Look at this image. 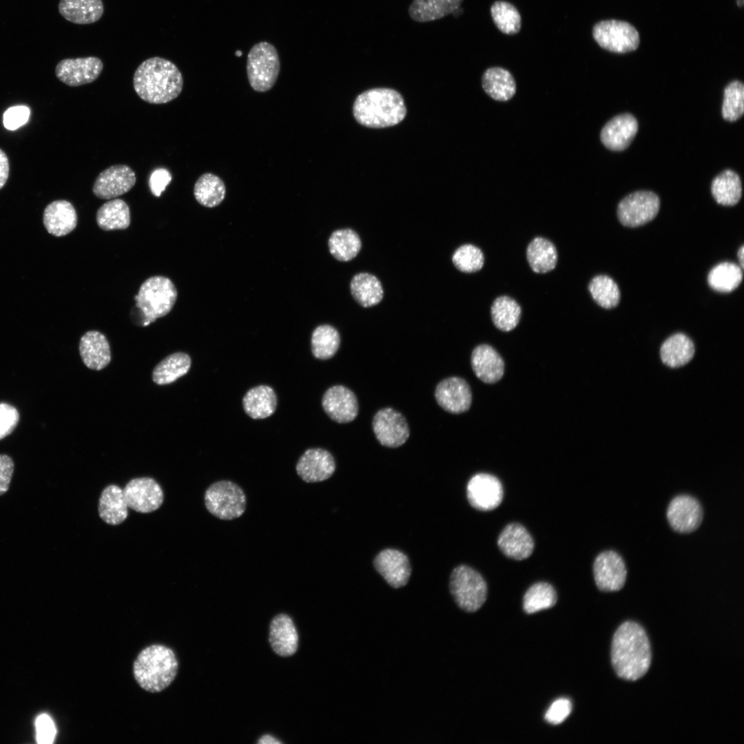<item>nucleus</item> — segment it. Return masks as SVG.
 <instances>
[{"instance_id":"4be33fe9","label":"nucleus","mask_w":744,"mask_h":744,"mask_svg":"<svg viewBox=\"0 0 744 744\" xmlns=\"http://www.w3.org/2000/svg\"><path fill=\"white\" fill-rule=\"evenodd\" d=\"M637 130L635 117L628 113L621 114L613 117L603 126L600 138L608 149L621 151L630 145Z\"/></svg>"},{"instance_id":"aec40b11","label":"nucleus","mask_w":744,"mask_h":744,"mask_svg":"<svg viewBox=\"0 0 744 744\" xmlns=\"http://www.w3.org/2000/svg\"><path fill=\"white\" fill-rule=\"evenodd\" d=\"M296 470L304 482H320L332 476L335 462L329 451L320 448H309L299 458Z\"/></svg>"},{"instance_id":"ddd939ff","label":"nucleus","mask_w":744,"mask_h":744,"mask_svg":"<svg viewBox=\"0 0 744 744\" xmlns=\"http://www.w3.org/2000/svg\"><path fill=\"white\" fill-rule=\"evenodd\" d=\"M136 181V174L130 167L124 164L114 165L98 175L92 192L101 199L114 198L128 192Z\"/></svg>"},{"instance_id":"13d9d810","label":"nucleus","mask_w":744,"mask_h":744,"mask_svg":"<svg viewBox=\"0 0 744 744\" xmlns=\"http://www.w3.org/2000/svg\"><path fill=\"white\" fill-rule=\"evenodd\" d=\"M260 744H280L281 742L269 734L263 735L258 741Z\"/></svg>"},{"instance_id":"5701e85b","label":"nucleus","mask_w":744,"mask_h":744,"mask_svg":"<svg viewBox=\"0 0 744 744\" xmlns=\"http://www.w3.org/2000/svg\"><path fill=\"white\" fill-rule=\"evenodd\" d=\"M497 545L506 557L516 560L528 558L534 550L533 537L518 523H510L503 529L499 535Z\"/></svg>"},{"instance_id":"20e7f679","label":"nucleus","mask_w":744,"mask_h":744,"mask_svg":"<svg viewBox=\"0 0 744 744\" xmlns=\"http://www.w3.org/2000/svg\"><path fill=\"white\" fill-rule=\"evenodd\" d=\"M178 661L174 652L163 645L146 647L134 661V678L143 690L156 693L167 688L178 672Z\"/></svg>"},{"instance_id":"de8ad7c7","label":"nucleus","mask_w":744,"mask_h":744,"mask_svg":"<svg viewBox=\"0 0 744 744\" xmlns=\"http://www.w3.org/2000/svg\"><path fill=\"white\" fill-rule=\"evenodd\" d=\"M744 112V86L738 81L728 84L724 90L722 115L728 121L740 118Z\"/></svg>"},{"instance_id":"58836bf2","label":"nucleus","mask_w":744,"mask_h":744,"mask_svg":"<svg viewBox=\"0 0 744 744\" xmlns=\"http://www.w3.org/2000/svg\"><path fill=\"white\" fill-rule=\"evenodd\" d=\"M711 191L718 203L734 205L739 201L742 194L740 177L734 171L726 169L712 180Z\"/></svg>"},{"instance_id":"a19ab883","label":"nucleus","mask_w":744,"mask_h":744,"mask_svg":"<svg viewBox=\"0 0 744 744\" xmlns=\"http://www.w3.org/2000/svg\"><path fill=\"white\" fill-rule=\"evenodd\" d=\"M521 309L512 298L502 296L493 302L490 313L493 324L501 331H510L519 323Z\"/></svg>"},{"instance_id":"f257e3e1","label":"nucleus","mask_w":744,"mask_h":744,"mask_svg":"<svg viewBox=\"0 0 744 744\" xmlns=\"http://www.w3.org/2000/svg\"><path fill=\"white\" fill-rule=\"evenodd\" d=\"M611 661L621 679L634 681L643 676L651 664V649L644 629L637 623H623L614 634Z\"/></svg>"},{"instance_id":"7ed1b4c3","label":"nucleus","mask_w":744,"mask_h":744,"mask_svg":"<svg viewBox=\"0 0 744 744\" xmlns=\"http://www.w3.org/2000/svg\"><path fill=\"white\" fill-rule=\"evenodd\" d=\"M353 113L357 122L363 126L384 128L402 121L406 108L402 96L397 91L378 87L358 95L353 103Z\"/></svg>"},{"instance_id":"7c9ffc66","label":"nucleus","mask_w":744,"mask_h":744,"mask_svg":"<svg viewBox=\"0 0 744 744\" xmlns=\"http://www.w3.org/2000/svg\"><path fill=\"white\" fill-rule=\"evenodd\" d=\"M484 92L498 101L510 99L516 92L515 81L511 73L500 67L488 68L482 77Z\"/></svg>"},{"instance_id":"dca6fc26","label":"nucleus","mask_w":744,"mask_h":744,"mask_svg":"<svg viewBox=\"0 0 744 744\" xmlns=\"http://www.w3.org/2000/svg\"><path fill=\"white\" fill-rule=\"evenodd\" d=\"M467 498L475 508L488 511L497 508L503 498L502 483L495 476L478 473L473 476L466 488Z\"/></svg>"},{"instance_id":"393cba45","label":"nucleus","mask_w":744,"mask_h":744,"mask_svg":"<svg viewBox=\"0 0 744 744\" xmlns=\"http://www.w3.org/2000/svg\"><path fill=\"white\" fill-rule=\"evenodd\" d=\"M471 361L475 375L485 383H495L504 375V360L490 345L484 344L476 347L472 352Z\"/></svg>"},{"instance_id":"49530a36","label":"nucleus","mask_w":744,"mask_h":744,"mask_svg":"<svg viewBox=\"0 0 744 744\" xmlns=\"http://www.w3.org/2000/svg\"><path fill=\"white\" fill-rule=\"evenodd\" d=\"M490 14L497 28L506 34H515L519 32L521 19L517 9L510 3L504 1H495L490 8Z\"/></svg>"},{"instance_id":"9b49d317","label":"nucleus","mask_w":744,"mask_h":744,"mask_svg":"<svg viewBox=\"0 0 744 744\" xmlns=\"http://www.w3.org/2000/svg\"><path fill=\"white\" fill-rule=\"evenodd\" d=\"M372 427L378 441L390 448L403 445L410 434L404 416L390 407L382 409L375 413Z\"/></svg>"},{"instance_id":"c9c22d12","label":"nucleus","mask_w":744,"mask_h":744,"mask_svg":"<svg viewBox=\"0 0 744 744\" xmlns=\"http://www.w3.org/2000/svg\"><path fill=\"white\" fill-rule=\"evenodd\" d=\"M96 223L99 227L105 231L127 228L130 224L128 205L119 198L104 203L96 212Z\"/></svg>"},{"instance_id":"f3484780","label":"nucleus","mask_w":744,"mask_h":744,"mask_svg":"<svg viewBox=\"0 0 744 744\" xmlns=\"http://www.w3.org/2000/svg\"><path fill=\"white\" fill-rule=\"evenodd\" d=\"M667 518L672 529L680 533L694 531L703 519V510L699 501L688 495L674 497L667 510Z\"/></svg>"},{"instance_id":"473e14b6","label":"nucleus","mask_w":744,"mask_h":744,"mask_svg":"<svg viewBox=\"0 0 744 744\" xmlns=\"http://www.w3.org/2000/svg\"><path fill=\"white\" fill-rule=\"evenodd\" d=\"M463 0H413L408 12L413 21L426 23L453 14Z\"/></svg>"},{"instance_id":"b1692460","label":"nucleus","mask_w":744,"mask_h":744,"mask_svg":"<svg viewBox=\"0 0 744 744\" xmlns=\"http://www.w3.org/2000/svg\"><path fill=\"white\" fill-rule=\"evenodd\" d=\"M43 221L49 234L56 237L64 236L75 229L77 214L71 203L65 200H56L45 207Z\"/></svg>"},{"instance_id":"bb28decb","label":"nucleus","mask_w":744,"mask_h":744,"mask_svg":"<svg viewBox=\"0 0 744 744\" xmlns=\"http://www.w3.org/2000/svg\"><path fill=\"white\" fill-rule=\"evenodd\" d=\"M269 642L273 651L280 656L289 657L298 648V636L291 619L280 614L271 621Z\"/></svg>"},{"instance_id":"603ef678","label":"nucleus","mask_w":744,"mask_h":744,"mask_svg":"<svg viewBox=\"0 0 744 744\" xmlns=\"http://www.w3.org/2000/svg\"><path fill=\"white\" fill-rule=\"evenodd\" d=\"M571 710V702L567 699H559L550 705L545 714V719L552 725L560 724L566 719Z\"/></svg>"},{"instance_id":"f704fd0d","label":"nucleus","mask_w":744,"mask_h":744,"mask_svg":"<svg viewBox=\"0 0 744 744\" xmlns=\"http://www.w3.org/2000/svg\"><path fill=\"white\" fill-rule=\"evenodd\" d=\"M350 289L355 300L364 307L378 304L384 295L380 281L369 273H360L354 276L350 283Z\"/></svg>"},{"instance_id":"c756f323","label":"nucleus","mask_w":744,"mask_h":744,"mask_svg":"<svg viewBox=\"0 0 744 744\" xmlns=\"http://www.w3.org/2000/svg\"><path fill=\"white\" fill-rule=\"evenodd\" d=\"M245 413L253 419H265L276 411L277 397L274 390L267 385L249 389L242 399Z\"/></svg>"},{"instance_id":"052dcab7","label":"nucleus","mask_w":744,"mask_h":744,"mask_svg":"<svg viewBox=\"0 0 744 744\" xmlns=\"http://www.w3.org/2000/svg\"><path fill=\"white\" fill-rule=\"evenodd\" d=\"M736 3L738 7H742L744 3V0H736Z\"/></svg>"},{"instance_id":"1a4fd4ad","label":"nucleus","mask_w":744,"mask_h":744,"mask_svg":"<svg viewBox=\"0 0 744 744\" xmlns=\"http://www.w3.org/2000/svg\"><path fill=\"white\" fill-rule=\"evenodd\" d=\"M592 36L600 47L614 53L634 51L639 44L636 28L622 21L611 19L598 22L594 25Z\"/></svg>"},{"instance_id":"37998d69","label":"nucleus","mask_w":744,"mask_h":744,"mask_svg":"<svg viewBox=\"0 0 744 744\" xmlns=\"http://www.w3.org/2000/svg\"><path fill=\"white\" fill-rule=\"evenodd\" d=\"M311 351L320 360L332 358L340 344V336L335 328L329 324L317 327L312 333Z\"/></svg>"},{"instance_id":"4d7b16f0","label":"nucleus","mask_w":744,"mask_h":744,"mask_svg":"<svg viewBox=\"0 0 744 744\" xmlns=\"http://www.w3.org/2000/svg\"><path fill=\"white\" fill-rule=\"evenodd\" d=\"M10 172V164L6 154L0 148V189L6 185Z\"/></svg>"},{"instance_id":"79ce46f5","label":"nucleus","mask_w":744,"mask_h":744,"mask_svg":"<svg viewBox=\"0 0 744 744\" xmlns=\"http://www.w3.org/2000/svg\"><path fill=\"white\" fill-rule=\"evenodd\" d=\"M742 278V268L734 262L725 261L710 269L707 282L716 291L729 292L739 285Z\"/></svg>"},{"instance_id":"2f4dec72","label":"nucleus","mask_w":744,"mask_h":744,"mask_svg":"<svg viewBox=\"0 0 744 744\" xmlns=\"http://www.w3.org/2000/svg\"><path fill=\"white\" fill-rule=\"evenodd\" d=\"M692 340L683 333H676L662 344L660 355L662 362L669 367L678 368L688 363L694 355Z\"/></svg>"},{"instance_id":"8fccbe9b","label":"nucleus","mask_w":744,"mask_h":744,"mask_svg":"<svg viewBox=\"0 0 744 744\" xmlns=\"http://www.w3.org/2000/svg\"><path fill=\"white\" fill-rule=\"evenodd\" d=\"M19 421L18 410L12 405L0 403V440L5 438L17 427Z\"/></svg>"},{"instance_id":"c03bdc74","label":"nucleus","mask_w":744,"mask_h":744,"mask_svg":"<svg viewBox=\"0 0 744 744\" xmlns=\"http://www.w3.org/2000/svg\"><path fill=\"white\" fill-rule=\"evenodd\" d=\"M588 289L594 300L603 308H612L619 302V288L609 276L600 274L595 276L589 283Z\"/></svg>"},{"instance_id":"423d86ee","label":"nucleus","mask_w":744,"mask_h":744,"mask_svg":"<svg viewBox=\"0 0 744 744\" xmlns=\"http://www.w3.org/2000/svg\"><path fill=\"white\" fill-rule=\"evenodd\" d=\"M246 68L251 88L258 92H267L275 85L280 70L277 50L266 41L255 44L248 53Z\"/></svg>"},{"instance_id":"6ab92c4d","label":"nucleus","mask_w":744,"mask_h":744,"mask_svg":"<svg viewBox=\"0 0 744 744\" xmlns=\"http://www.w3.org/2000/svg\"><path fill=\"white\" fill-rule=\"evenodd\" d=\"M322 406L327 415L338 423H348L358 414V402L355 393L342 385L328 389L323 395Z\"/></svg>"},{"instance_id":"72a5a7b5","label":"nucleus","mask_w":744,"mask_h":744,"mask_svg":"<svg viewBox=\"0 0 744 744\" xmlns=\"http://www.w3.org/2000/svg\"><path fill=\"white\" fill-rule=\"evenodd\" d=\"M526 258L530 267L535 273H545L555 268L557 251L551 241L545 238L537 237L528 244Z\"/></svg>"},{"instance_id":"3c124183","label":"nucleus","mask_w":744,"mask_h":744,"mask_svg":"<svg viewBox=\"0 0 744 744\" xmlns=\"http://www.w3.org/2000/svg\"><path fill=\"white\" fill-rule=\"evenodd\" d=\"M30 114V109L24 105L8 108L3 114L4 127L9 130L18 129L28 122Z\"/></svg>"},{"instance_id":"ea45409f","label":"nucleus","mask_w":744,"mask_h":744,"mask_svg":"<svg viewBox=\"0 0 744 744\" xmlns=\"http://www.w3.org/2000/svg\"><path fill=\"white\" fill-rule=\"evenodd\" d=\"M331 254L338 260L347 262L359 253L362 242L358 234L351 229L334 231L328 240Z\"/></svg>"},{"instance_id":"a878e982","label":"nucleus","mask_w":744,"mask_h":744,"mask_svg":"<svg viewBox=\"0 0 744 744\" xmlns=\"http://www.w3.org/2000/svg\"><path fill=\"white\" fill-rule=\"evenodd\" d=\"M79 352L84 364L92 370H101L111 361L109 342L106 337L97 331H89L81 338Z\"/></svg>"},{"instance_id":"a18cd8bd","label":"nucleus","mask_w":744,"mask_h":744,"mask_svg":"<svg viewBox=\"0 0 744 744\" xmlns=\"http://www.w3.org/2000/svg\"><path fill=\"white\" fill-rule=\"evenodd\" d=\"M557 602V594L548 583L538 582L531 586L524 597V610L528 614L550 608Z\"/></svg>"},{"instance_id":"4468645a","label":"nucleus","mask_w":744,"mask_h":744,"mask_svg":"<svg viewBox=\"0 0 744 744\" xmlns=\"http://www.w3.org/2000/svg\"><path fill=\"white\" fill-rule=\"evenodd\" d=\"M593 575L595 583L600 590L613 592L623 587L627 570L622 557L617 552L607 550L595 558Z\"/></svg>"},{"instance_id":"bf43d9fd","label":"nucleus","mask_w":744,"mask_h":744,"mask_svg":"<svg viewBox=\"0 0 744 744\" xmlns=\"http://www.w3.org/2000/svg\"><path fill=\"white\" fill-rule=\"evenodd\" d=\"M738 258L739 262H740V265H741L740 267L743 269V265H744V262H743V260H744V246H743V245H742L741 246V247L738 250Z\"/></svg>"},{"instance_id":"2eb2a0df","label":"nucleus","mask_w":744,"mask_h":744,"mask_svg":"<svg viewBox=\"0 0 744 744\" xmlns=\"http://www.w3.org/2000/svg\"><path fill=\"white\" fill-rule=\"evenodd\" d=\"M103 68L102 61L96 56L65 59L57 63L55 74L64 84L76 87L94 81Z\"/></svg>"},{"instance_id":"680f3d73","label":"nucleus","mask_w":744,"mask_h":744,"mask_svg":"<svg viewBox=\"0 0 744 744\" xmlns=\"http://www.w3.org/2000/svg\"><path fill=\"white\" fill-rule=\"evenodd\" d=\"M236 56H241V54H242V52H241V51H240V50H237V51L236 52Z\"/></svg>"},{"instance_id":"0eeeda50","label":"nucleus","mask_w":744,"mask_h":744,"mask_svg":"<svg viewBox=\"0 0 744 744\" xmlns=\"http://www.w3.org/2000/svg\"><path fill=\"white\" fill-rule=\"evenodd\" d=\"M449 588L457 606L466 612H475L484 604L487 586L482 575L473 568L461 565L450 577Z\"/></svg>"},{"instance_id":"f03ea898","label":"nucleus","mask_w":744,"mask_h":744,"mask_svg":"<svg viewBox=\"0 0 744 744\" xmlns=\"http://www.w3.org/2000/svg\"><path fill=\"white\" fill-rule=\"evenodd\" d=\"M133 85L143 101L151 104H163L180 95L183 78L171 61L154 56L138 66L133 76Z\"/></svg>"},{"instance_id":"c85d7f7f","label":"nucleus","mask_w":744,"mask_h":744,"mask_svg":"<svg viewBox=\"0 0 744 744\" xmlns=\"http://www.w3.org/2000/svg\"><path fill=\"white\" fill-rule=\"evenodd\" d=\"M59 13L76 24H90L99 21L104 12L102 0H60Z\"/></svg>"},{"instance_id":"e433bc0d","label":"nucleus","mask_w":744,"mask_h":744,"mask_svg":"<svg viewBox=\"0 0 744 744\" xmlns=\"http://www.w3.org/2000/svg\"><path fill=\"white\" fill-rule=\"evenodd\" d=\"M191 366V358L185 353H172L161 361L154 369L152 380L159 385L169 384L185 375Z\"/></svg>"},{"instance_id":"a211bd4d","label":"nucleus","mask_w":744,"mask_h":744,"mask_svg":"<svg viewBox=\"0 0 744 744\" xmlns=\"http://www.w3.org/2000/svg\"><path fill=\"white\" fill-rule=\"evenodd\" d=\"M435 397L444 410L454 414L468 411L472 402L471 388L459 377H450L440 382L435 388Z\"/></svg>"},{"instance_id":"9d476101","label":"nucleus","mask_w":744,"mask_h":744,"mask_svg":"<svg viewBox=\"0 0 744 744\" xmlns=\"http://www.w3.org/2000/svg\"><path fill=\"white\" fill-rule=\"evenodd\" d=\"M660 199L650 191H637L624 197L617 207L620 222L628 227H637L653 219L659 212Z\"/></svg>"},{"instance_id":"5fc2aeb1","label":"nucleus","mask_w":744,"mask_h":744,"mask_svg":"<svg viewBox=\"0 0 744 744\" xmlns=\"http://www.w3.org/2000/svg\"><path fill=\"white\" fill-rule=\"evenodd\" d=\"M172 178L171 173L165 168L153 171L149 179V186L152 194L156 197L161 196Z\"/></svg>"},{"instance_id":"f8f14e48","label":"nucleus","mask_w":744,"mask_h":744,"mask_svg":"<svg viewBox=\"0 0 744 744\" xmlns=\"http://www.w3.org/2000/svg\"><path fill=\"white\" fill-rule=\"evenodd\" d=\"M123 493L128 508L141 513L158 509L164 499L161 486L151 477L131 479L124 487Z\"/></svg>"},{"instance_id":"412c9836","label":"nucleus","mask_w":744,"mask_h":744,"mask_svg":"<svg viewBox=\"0 0 744 744\" xmlns=\"http://www.w3.org/2000/svg\"><path fill=\"white\" fill-rule=\"evenodd\" d=\"M374 566L384 580L392 587L398 588L409 581L411 568L407 556L402 552L387 548L375 557Z\"/></svg>"},{"instance_id":"6e6d98bb","label":"nucleus","mask_w":744,"mask_h":744,"mask_svg":"<svg viewBox=\"0 0 744 744\" xmlns=\"http://www.w3.org/2000/svg\"><path fill=\"white\" fill-rule=\"evenodd\" d=\"M14 471V463L12 457L6 454H0V496L8 492Z\"/></svg>"},{"instance_id":"39448f33","label":"nucleus","mask_w":744,"mask_h":744,"mask_svg":"<svg viewBox=\"0 0 744 744\" xmlns=\"http://www.w3.org/2000/svg\"><path fill=\"white\" fill-rule=\"evenodd\" d=\"M134 299L141 313L140 324L145 327L171 311L177 299V290L169 278L155 276L143 282Z\"/></svg>"},{"instance_id":"864d4df0","label":"nucleus","mask_w":744,"mask_h":744,"mask_svg":"<svg viewBox=\"0 0 744 744\" xmlns=\"http://www.w3.org/2000/svg\"><path fill=\"white\" fill-rule=\"evenodd\" d=\"M37 740L41 744L52 743L55 738L56 727L50 716L42 714L36 719Z\"/></svg>"},{"instance_id":"4c0bfd02","label":"nucleus","mask_w":744,"mask_h":744,"mask_svg":"<svg viewBox=\"0 0 744 744\" xmlns=\"http://www.w3.org/2000/svg\"><path fill=\"white\" fill-rule=\"evenodd\" d=\"M226 187L223 180L212 173H204L194 184V195L197 202L206 207H214L224 200Z\"/></svg>"},{"instance_id":"09e8293b","label":"nucleus","mask_w":744,"mask_h":744,"mask_svg":"<svg viewBox=\"0 0 744 744\" xmlns=\"http://www.w3.org/2000/svg\"><path fill=\"white\" fill-rule=\"evenodd\" d=\"M452 261L455 267L464 273H473L480 270L484 263L482 250L471 244L459 247L453 253Z\"/></svg>"},{"instance_id":"cd10ccee","label":"nucleus","mask_w":744,"mask_h":744,"mask_svg":"<svg viewBox=\"0 0 744 744\" xmlns=\"http://www.w3.org/2000/svg\"><path fill=\"white\" fill-rule=\"evenodd\" d=\"M99 514L107 524L116 526L123 522L128 516L123 489L115 484L106 486L99 498Z\"/></svg>"},{"instance_id":"6e6552de","label":"nucleus","mask_w":744,"mask_h":744,"mask_svg":"<svg viewBox=\"0 0 744 744\" xmlns=\"http://www.w3.org/2000/svg\"><path fill=\"white\" fill-rule=\"evenodd\" d=\"M204 499L207 510L223 520L239 517L246 509L244 491L231 481L221 480L211 484L205 490Z\"/></svg>"}]
</instances>
